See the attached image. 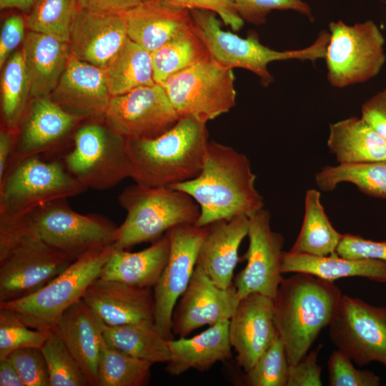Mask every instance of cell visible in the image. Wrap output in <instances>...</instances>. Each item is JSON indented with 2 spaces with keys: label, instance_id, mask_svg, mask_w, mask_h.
I'll list each match as a JSON object with an SVG mask.
<instances>
[{
  "label": "cell",
  "instance_id": "5",
  "mask_svg": "<svg viewBox=\"0 0 386 386\" xmlns=\"http://www.w3.org/2000/svg\"><path fill=\"white\" fill-rule=\"evenodd\" d=\"M118 201L127 215L118 227L114 245L124 249L154 242L176 226L195 224L200 214L199 206L191 196L170 187L135 183L121 192Z\"/></svg>",
  "mask_w": 386,
  "mask_h": 386
},
{
  "label": "cell",
  "instance_id": "41",
  "mask_svg": "<svg viewBox=\"0 0 386 386\" xmlns=\"http://www.w3.org/2000/svg\"><path fill=\"white\" fill-rule=\"evenodd\" d=\"M48 335L28 327L14 311L0 307V360L19 349H41Z\"/></svg>",
  "mask_w": 386,
  "mask_h": 386
},
{
  "label": "cell",
  "instance_id": "17",
  "mask_svg": "<svg viewBox=\"0 0 386 386\" xmlns=\"http://www.w3.org/2000/svg\"><path fill=\"white\" fill-rule=\"evenodd\" d=\"M81 120L49 96L32 99L16 131L7 169L29 157L60 154L63 142Z\"/></svg>",
  "mask_w": 386,
  "mask_h": 386
},
{
  "label": "cell",
  "instance_id": "25",
  "mask_svg": "<svg viewBox=\"0 0 386 386\" xmlns=\"http://www.w3.org/2000/svg\"><path fill=\"white\" fill-rule=\"evenodd\" d=\"M248 219L246 216H236L207 226L196 266L221 288H228L233 284L234 271L239 259V248L247 236Z\"/></svg>",
  "mask_w": 386,
  "mask_h": 386
},
{
  "label": "cell",
  "instance_id": "19",
  "mask_svg": "<svg viewBox=\"0 0 386 386\" xmlns=\"http://www.w3.org/2000/svg\"><path fill=\"white\" fill-rule=\"evenodd\" d=\"M278 336L273 299L253 292L239 300L229 319V337L236 360L245 372Z\"/></svg>",
  "mask_w": 386,
  "mask_h": 386
},
{
  "label": "cell",
  "instance_id": "12",
  "mask_svg": "<svg viewBox=\"0 0 386 386\" xmlns=\"http://www.w3.org/2000/svg\"><path fill=\"white\" fill-rule=\"evenodd\" d=\"M29 215L44 242L74 259L113 245L117 239L118 227L113 222L99 214L75 212L66 198L48 202Z\"/></svg>",
  "mask_w": 386,
  "mask_h": 386
},
{
  "label": "cell",
  "instance_id": "33",
  "mask_svg": "<svg viewBox=\"0 0 386 386\" xmlns=\"http://www.w3.org/2000/svg\"><path fill=\"white\" fill-rule=\"evenodd\" d=\"M104 71L112 96L156 84L152 53L129 38Z\"/></svg>",
  "mask_w": 386,
  "mask_h": 386
},
{
  "label": "cell",
  "instance_id": "15",
  "mask_svg": "<svg viewBox=\"0 0 386 386\" xmlns=\"http://www.w3.org/2000/svg\"><path fill=\"white\" fill-rule=\"evenodd\" d=\"M104 119L114 132L125 139H144L168 131L179 117L164 87L154 84L112 96Z\"/></svg>",
  "mask_w": 386,
  "mask_h": 386
},
{
  "label": "cell",
  "instance_id": "31",
  "mask_svg": "<svg viewBox=\"0 0 386 386\" xmlns=\"http://www.w3.org/2000/svg\"><path fill=\"white\" fill-rule=\"evenodd\" d=\"M103 335L114 348L152 365L167 363L170 359L169 339L159 332L154 322L117 326L104 324Z\"/></svg>",
  "mask_w": 386,
  "mask_h": 386
},
{
  "label": "cell",
  "instance_id": "28",
  "mask_svg": "<svg viewBox=\"0 0 386 386\" xmlns=\"http://www.w3.org/2000/svg\"><path fill=\"white\" fill-rule=\"evenodd\" d=\"M169 255V242L166 234L139 252H128L114 245L99 277L134 287L153 288L167 264Z\"/></svg>",
  "mask_w": 386,
  "mask_h": 386
},
{
  "label": "cell",
  "instance_id": "24",
  "mask_svg": "<svg viewBox=\"0 0 386 386\" xmlns=\"http://www.w3.org/2000/svg\"><path fill=\"white\" fill-rule=\"evenodd\" d=\"M122 14L128 38L151 53L193 22L190 10L168 0H145Z\"/></svg>",
  "mask_w": 386,
  "mask_h": 386
},
{
  "label": "cell",
  "instance_id": "26",
  "mask_svg": "<svg viewBox=\"0 0 386 386\" xmlns=\"http://www.w3.org/2000/svg\"><path fill=\"white\" fill-rule=\"evenodd\" d=\"M229 325V320H224L191 338L169 339L170 359L166 371L174 376L192 369L204 372L217 362L229 360L232 347Z\"/></svg>",
  "mask_w": 386,
  "mask_h": 386
},
{
  "label": "cell",
  "instance_id": "10",
  "mask_svg": "<svg viewBox=\"0 0 386 386\" xmlns=\"http://www.w3.org/2000/svg\"><path fill=\"white\" fill-rule=\"evenodd\" d=\"M234 79L232 69L210 57L170 76L162 86L179 118L207 123L235 106Z\"/></svg>",
  "mask_w": 386,
  "mask_h": 386
},
{
  "label": "cell",
  "instance_id": "51",
  "mask_svg": "<svg viewBox=\"0 0 386 386\" xmlns=\"http://www.w3.org/2000/svg\"><path fill=\"white\" fill-rule=\"evenodd\" d=\"M16 132L5 129L0 132V182L7 170L13 152Z\"/></svg>",
  "mask_w": 386,
  "mask_h": 386
},
{
  "label": "cell",
  "instance_id": "7",
  "mask_svg": "<svg viewBox=\"0 0 386 386\" xmlns=\"http://www.w3.org/2000/svg\"><path fill=\"white\" fill-rule=\"evenodd\" d=\"M114 244L89 250L39 290L0 307L16 312L29 327L50 332L62 314L82 299L89 285L101 275Z\"/></svg>",
  "mask_w": 386,
  "mask_h": 386
},
{
  "label": "cell",
  "instance_id": "45",
  "mask_svg": "<svg viewBox=\"0 0 386 386\" xmlns=\"http://www.w3.org/2000/svg\"><path fill=\"white\" fill-rule=\"evenodd\" d=\"M336 253L348 259H373L386 261V240L373 241L359 235L345 234Z\"/></svg>",
  "mask_w": 386,
  "mask_h": 386
},
{
  "label": "cell",
  "instance_id": "50",
  "mask_svg": "<svg viewBox=\"0 0 386 386\" xmlns=\"http://www.w3.org/2000/svg\"><path fill=\"white\" fill-rule=\"evenodd\" d=\"M81 8L99 12L122 13L145 0H78Z\"/></svg>",
  "mask_w": 386,
  "mask_h": 386
},
{
  "label": "cell",
  "instance_id": "49",
  "mask_svg": "<svg viewBox=\"0 0 386 386\" xmlns=\"http://www.w3.org/2000/svg\"><path fill=\"white\" fill-rule=\"evenodd\" d=\"M361 113V118L386 140V89L365 101Z\"/></svg>",
  "mask_w": 386,
  "mask_h": 386
},
{
  "label": "cell",
  "instance_id": "27",
  "mask_svg": "<svg viewBox=\"0 0 386 386\" xmlns=\"http://www.w3.org/2000/svg\"><path fill=\"white\" fill-rule=\"evenodd\" d=\"M22 43L30 99L49 96L66 67L69 57V44L31 31L27 33Z\"/></svg>",
  "mask_w": 386,
  "mask_h": 386
},
{
  "label": "cell",
  "instance_id": "35",
  "mask_svg": "<svg viewBox=\"0 0 386 386\" xmlns=\"http://www.w3.org/2000/svg\"><path fill=\"white\" fill-rule=\"evenodd\" d=\"M315 182L322 191L348 182L366 195L386 199V160L325 166L316 173Z\"/></svg>",
  "mask_w": 386,
  "mask_h": 386
},
{
  "label": "cell",
  "instance_id": "43",
  "mask_svg": "<svg viewBox=\"0 0 386 386\" xmlns=\"http://www.w3.org/2000/svg\"><path fill=\"white\" fill-rule=\"evenodd\" d=\"M329 385L378 386L380 378L374 372L356 369L352 360L340 350L332 352L328 360Z\"/></svg>",
  "mask_w": 386,
  "mask_h": 386
},
{
  "label": "cell",
  "instance_id": "34",
  "mask_svg": "<svg viewBox=\"0 0 386 386\" xmlns=\"http://www.w3.org/2000/svg\"><path fill=\"white\" fill-rule=\"evenodd\" d=\"M329 220L316 189L306 192L305 214L300 233L290 251L317 256L336 252L342 237Z\"/></svg>",
  "mask_w": 386,
  "mask_h": 386
},
{
  "label": "cell",
  "instance_id": "22",
  "mask_svg": "<svg viewBox=\"0 0 386 386\" xmlns=\"http://www.w3.org/2000/svg\"><path fill=\"white\" fill-rule=\"evenodd\" d=\"M82 300L107 325L154 322V298L151 287L99 277L87 288Z\"/></svg>",
  "mask_w": 386,
  "mask_h": 386
},
{
  "label": "cell",
  "instance_id": "32",
  "mask_svg": "<svg viewBox=\"0 0 386 386\" xmlns=\"http://www.w3.org/2000/svg\"><path fill=\"white\" fill-rule=\"evenodd\" d=\"M210 57L193 20L168 42L152 52L154 81L162 85L170 76Z\"/></svg>",
  "mask_w": 386,
  "mask_h": 386
},
{
  "label": "cell",
  "instance_id": "23",
  "mask_svg": "<svg viewBox=\"0 0 386 386\" xmlns=\"http://www.w3.org/2000/svg\"><path fill=\"white\" fill-rule=\"evenodd\" d=\"M104 324L81 299L62 314L54 328L84 372L90 386H98Z\"/></svg>",
  "mask_w": 386,
  "mask_h": 386
},
{
  "label": "cell",
  "instance_id": "14",
  "mask_svg": "<svg viewBox=\"0 0 386 386\" xmlns=\"http://www.w3.org/2000/svg\"><path fill=\"white\" fill-rule=\"evenodd\" d=\"M207 232V226L192 224H180L166 232L169 242V259L153 292L154 325L167 339H172L173 311L193 275Z\"/></svg>",
  "mask_w": 386,
  "mask_h": 386
},
{
  "label": "cell",
  "instance_id": "8",
  "mask_svg": "<svg viewBox=\"0 0 386 386\" xmlns=\"http://www.w3.org/2000/svg\"><path fill=\"white\" fill-rule=\"evenodd\" d=\"M86 190L63 162L29 157L10 167L0 182V217L23 216L48 202Z\"/></svg>",
  "mask_w": 386,
  "mask_h": 386
},
{
  "label": "cell",
  "instance_id": "16",
  "mask_svg": "<svg viewBox=\"0 0 386 386\" xmlns=\"http://www.w3.org/2000/svg\"><path fill=\"white\" fill-rule=\"evenodd\" d=\"M270 218L269 210L262 208L248 219L249 245L243 256L247 264L233 283L239 300L253 292L274 300L283 279L281 266L284 239L272 230Z\"/></svg>",
  "mask_w": 386,
  "mask_h": 386
},
{
  "label": "cell",
  "instance_id": "44",
  "mask_svg": "<svg viewBox=\"0 0 386 386\" xmlns=\"http://www.w3.org/2000/svg\"><path fill=\"white\" fill-rule=\"evenodd\" d=\"M7 359L19 372L25 386H51L46 362L40 348L19 349Z\"/></svg>",
  "mask_w": 386,
  "mask_h": 386
},
{
  "label": "cell",
  "instance_id": "21",
  "mask_svg": "<svg viewBox=\"0 0 386 386\" xmlns=\"http://www.w3.org/2000/svg\"><path fill=\"white\" fill-rule=\"evenodd\" d=\"M50 98L66 112L84 119L104 117L112 96L103 69L69 54Z\"/></svg>",
  "mask_w": 386,
  "mask_h": 386
},
{
  "label": "cell",
  "instance_id": "52",
  "mask_svg": "<svg viewBox=\"0 0 386 386\" xmlns=\"http://www.w3.org/2000/svg\"><path fill=\"white\" fill-rule=\"evenodd\" d=\"M0 386H25L19 372L7 358L0 360Z\"/></svg>",
  "mask_w": 386,
  "mask_h": 386
},
{
  "label": "cell",
  "instance_id": "2",
  "mask_svg": "<svg viewBox=\"0 0 386 386\" xmlns=\"http://www.w3.org/2000/svg\"><path fill=\"white\" fill-rule=\"evenodd\" d=\"M342 295L334 282L309 274L283 278L274 299V317L290 365L304 358L330 325Z\"/></svg>",
  "mask_w": 386,
  "mask_h": 386
},
{
  "label": "cell",
  "instance_id": "42",
  "mask_svg": "<svg viewBox=\"0 0 386 386\" xmlns=\"http://www.w3.org/2000/svg\"><path fill=\"white\" fill-rule=\"evenodd\" d=\"M240 17L248 23L259 26L274 10H293L314 21L311 7L304 0H232Z\"/></svg>",
  "mask_w": 386,
  "mask_h": 386
},
{
  "label": "cell",
  "instance_id": "47",
  "mask_svg": "<svg viewBox=\"0 0 386 386\" xmlns=\"http://www.w3.org/2000/svg\"><path fill=\"white\" fill-rule=\"evenodd\" d=\"M322 345L307 353L295 365H290L287 386H321L322 367L317 355Z\"/></svg>",
  "mask_w": 386,
  "mask_h": 386
},
{
  "label": "cell",
  "instance_id": "36",
  "mask_svg": "<svg viewBox=\"0 0 386 386\" xmlns=\"http://www.w3.org/2000/svg\"><path fill=\"white\" fill-rule=\"evenodd\" d=\"M1 114L4 127L16 131L29 96V84L21 51L6 61L1 75Z\"/></svg>",
  "mask_w": 386,
  "mask_h": 386
},
{
  "label": "cell",
  "instance_id": "3",
  "mask_svg": "<svg viewBox=\"0 0 386 386\" xmlns=\"http://www.w3.org/2000/svg\"><path fill=\"white\" fill-rule=\"evenodd\" d=\"M205 122L182 117L152 139H127L131 177L149 187H170L200 173L209 142Z\"/></svg>",
  "mask_w": 386,
  "mask_h": 386
},
{
  "label": "cell",
  "instance_id": "37",
  "mask_svg": "<svg viewBox=\"0 0 386 386\" xmlns=\"http://www.w3.org/2000/svg\"><path fill=\"white\" fill-rule=\"evenodd\" d=\"M152 364L130 356L103 340L98 365V386H142Z\"/></svg>",
  "mask_w": 386,
  "mask_h": 386
},
{
  "label": "cell",
  "instance_id": "39",
  "mask_svg": "<svg viewBox=\"0 0 386 386\" xmlns=\"http://www.w3.org/2000/svg\"><path fill=\"white\" fill-rule=\"evenodd\" d=\"M45 357L51 386H90L84 372L53 330L41 348Z\"/></svg>",
  "mask_w": 386,
  "mask_h": 386
},
{
  "label": "cell",
  "instance_id": "38",
  "mask_svg": "<svg viewBox=\"0 0 386 386\" xmlns=\"http://www.w3.org/2000/svg\"><path fill=\"white\" fill-rule=\"evenodd\" d=\"M80 8L78 0H36L26 26L31 31L69 43L71 26Z\"/></svg>",
  "mask_w": 386,
  "mask_h": 386
},
{
  "label": "cell",
  "instance_id": "9",
  "mask_svg": "<svg viewBox=\"0 0 386 386\" xmlns=\"http://www.w3.org/2000/svg\"><path fill=\"white\" fill-rule=\"evenodd\" d=\"M66 169L87 189L107 190L131 177L127 139L105 122L79 127L72 148L63 156Z\"/></svg>",
  "mask_w": 386,
  "mask_h": 386
},
{
  "label": "cell",
  "instance_id": "13",
  "mask_svg": "<svg viewBox=\"0 0 386 386\" xmlns=\"http://www.w3.org/2000/svg\"><path fill=\"white\" fill-rule=\"evenodd\" d=\"M329 327L331 341L357 365L386 366L385 307L343 295Z\"/></svg>",
  "mask_w": 386,
  "mask_h": 386
},
{
  "label": "cell",
  "instance_id": "30",
  "mask_svg": "<svg viewBox=\"0 0 386 386\" xmlns=\"http://www.w3.org/2000/svg\"><path fill=\"white\" fill-rule=\"evenodd\" d=\"M327 145L338 164L386 160V140L361 117L330 124Z\"/></svg>",
  "mask_w": 386,
  "mask_h": 386
},
{
  "label": "cell",
  "instance_id": "54",
  "mask_svg": "<svg viewBox=\"0 0 386 386\" xmlns=\"http://www.w3.org/2000/svg\"><path fill=\"white\" fill-rule=\"evenodd\" d=\"M385 20H386V14H385Z\"/></svg>",
  "mask_w": 386,
  "mask_h": 386
},
{
  "label": "cell",
  "instance_id": "20",
  "mask_svg": "<svg viewBox=\"0 0 386 386\" xmlns=\"http://www.w3.org/2000/svg\"><path fill=\"white\" fill-rule=\"evenodd\" d=\"M122 13L80 8L69 34V54L104 69L127 39Z\"/></svg>",
  "mask_w": 386,
  "mask_h": 386
},
{
  "label": "cell",
  "instance_id": "40",
  "mask_svg": "<svg viewBox=\"0 0 386 386\" xmlns=\"http://www.w3.org/2000/svg\"><path fill=\"white\" fill-rule=\"evenodd\" d=\"M289 367L284 346L278 336L245 372V383L249 386H287Z\"/></svg>",
  "mask_w": 386,
  "mask_h": 386
},
{
  "label": "cell",
  "instance_id": "6",
  "mask_svg": "<svg viewBox=\"0 0 386 386\" xmlns=\"http://www.w3.org/2000/svg\"><path fill=\"white\" fill-rule=\"evenodd\" d=\"M199 34L205 43L212 59L230 68H242L256 74L264 86L274 81L267 65L275 61L289 59L309 60L315 63L325 57L330 40V32L322 31L317 39L308 47L297 50L277 51L260 43L255 31L242 38L222 28L216 14L207 10H190Z\"/></svg>",
  "mask_w": 386,
  "mask_h": 386
},
{
  "label": "cell",
  "instance_id": "53",
  "mask_svg": "<svg viewBox=\"0 0 386 386\" xmlns=\"http://www.w3.org/2000/svg\"><path fill=\"white\" fill-rule=\"evenodd\" d=\"M36 0H0L1 9H17L22 11H29Z\"/></svg>",
  "mask_w": 386,
  "mask_h": 386
},
{
  "label": "cell",
  "instance_id": "4",
  "mask_svg": "<svg viewBox=\"0 0 386 386\" xmlns=\"http://www.w3.org/2000/svg\"><path fill=\"white\" fill-rule=\"evenodd\" d=\"M74 260L44 242L29 214L0 217V302L39 290Z\"/></svg>",
  "mask_w": 386,
  "mask_h": 386
},
{
  "label": "cell",
  "instance_id": "1",
  "mask_svg": "<svg viewBox=\"0 0 386 386\" xmlns=\"http://www.w3.org/2000/svg\"><path fill=\"white\" fill-rule=\"evenodd\" d=\"M256 178L246 155L211 140L199 175L170 187L195 200L200 208L195 225L206 227L236 216L249 217L264 208V199L255 187Z\"/></svg>",
  "mask_w": 386,
  "mask_h": 386
},
{
  "label": "cell",
  "instance_id": "29",
  "mask_svg": "<svg viewBox=\"0 0 386 386\" xmlns=\"http://www.w3.org/2000/svg\"><path fill=\"white\" fill-rule=\"evenodd\" d=\"M281 272L282 274L306 273L331 282L343 277H360L386 282V261L348 259L339 256L336 252L317 256L284 252Z\"/></svg>",
  "mask_w": 386,
  "mask_h": 386
},
{
  "label": "cell",
  "instance_id": "48",
  "mask_svg": "<svg viewBox=\"0 0 386 386\" xmlns=\"http://www.w3.org/2000/svg\"><path fill=\"white\" fill-rule=\"evenodd\" d=\"M25 20L21 15H11L4 22L0 36V67L24 39Z\"/></svg>",
  "mask_w": 386,
  "mask_h": 386
},
{
  "label": "cell",
  "instance_id": "46",
  "mask_svg": "<svg viewBox=\"0 0 386 386\" xmlns=\"http://www.w3.org/2000/svg\"><path fill=\"white\" fill-rule=\"evenodd\" d=\"M171 3L189 10H207L217 14L223 23L237 31L244 21L239 15L232 0H168Z\"/></svg>",
  "mask_w": 386,
  "mask_h": 386
},
{
  "label": "cell",
  "instance_id": "11",
  "mask_svg": "<svg viewBox=\"0 0 386 386\" xmlns=\"http://www.w3.org/2000/svg\"><path fill=\"white\" fill-rule=\"evenodd\" d=\"M329 29L325 59L332 86L344 88L378 74L386 60L385 40L374 21L347 25L340 20L330 22Z\"/></svg>",
  "mask_w": 386,
  "mask_h": 386
},
{
  "label": "cell",
  "instance_id": "18",
  "mask_svg": "<svg viewBox=\"0 0 386 386\" xmlns=\"http://www.w3.org/2000/svg\"><path fill=\"white\" fill-rule=\"evenodd\" d=\"M238 302L233 284L228 288H221L196 266L189 285L174 307L172 332L179 337H186L203 326L229 320Z\"/></svg>",
  "mask_w": 386,
  "mask_h": 386
}]
</instances>
